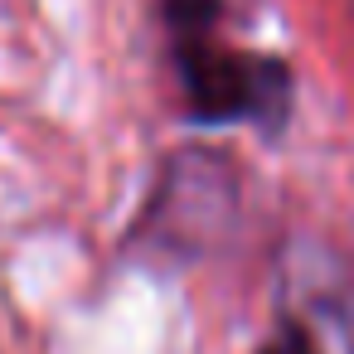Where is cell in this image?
<instances>
[{
    "instance_id": "7a4b0ae2",
    "label": "cell",
    "mask_w": 354,
    "mask_h": 354,
    "mask_svg": "<svg viewBox=\"0 0 354 354\" xmlns=\"http://www.w3.org/2000/svg\"><path fill=\"white\" fill-rule=\"evenodd\" d=\"M306 354H354V301L349 296H320L301 315Z\"/></svg>"
},
{
    "instance_id": "6da1fadb",
    "label": "cell",
    "mask_w": 354,
    "mask_h": 354,
    "mask_svg": "<svg viewBox=\"0 0 354 354\" xmlns=\"http://www.w3.org/2000/svg\"><path fill=\"white\" fill-rule=\"evenodd\" d=\"M180 83L189 97V112L209 127L223 122H257L277 131L291 107V73L277 59L233 54L218 49L204 35H189L180 44Z\"/></svg>"
},
{
    "instance_id": "3957f363",
    "label": "cell",
    "mask_w": 354,
    "mask_h": 354,
    "mask_svg": "<svg viewBox=\"0 0 354 354\" xmlns=\"http://www.w3.org/2000/svg\"><path fill=\"white\" fill-rule=\"evenodd\" d=\"M214 6H218V0H170V10H175V20H180V25H189L194 35H199V30L209 25Z\"/></svg>"
}]
</instances>
